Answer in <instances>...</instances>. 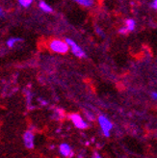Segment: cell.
<instances>
[{
  "label": "cell",
  "instance_id": "6da1fadb",
  "mask_svg": "<svg viewBox=\"0 0 157 158\" xmlns=\"http://www.w3.org/2000/svg\"><path fill=\"white\" fill-rule=\"evenodd\" d=\"M49 48L55 53L66 54V53H68V51L70 49V46L66 41L55 39V40H52L49 42Z\"/></svg>",
  "mask_w": 157,
  "mask_h": 158
},
{
  "label": "cell",
  "instance_id": "7a4b0ae2",
  "mask_svg": "<svg viewBox=\"0 0 157 158\" xmlns=\"http://www.w3.org/2000/svg\"><path fill=\"white\" fill-rule=\"evenodd\" d=\"M98 124H99V126L100 128L102 130V132H103V134L108 137L110 135V131L112 130L113 128V124L111 121L108 120L105 116H99L98 117Z\"/></svg>",
  "mask_w": 157,
  "mask_h": 158
},
{
  "label": "cell",
  "instance_id": "3957f363",
  "mask_svg": "<svg viewBox=\"0 0 157 158\" xmlns=\"http://www.w3.org/2000/svg\"><path fill=\"white\" fill-rule=\"evenodd\" d=\"M66 41L68 42V45L70 46V49L71 50V52L74 54V55L76 57H79V58H83V57H85L86 56V54H85V51H84L82 48L78 45L76 42L73 41V40H71V39H66Z\"/></svg>",
  "mask_w": 157,
  "mask_h": 158
},
{
  "label": "cell",
  "instance_id": "277c9868",
  "mask_svg": "<svg viewBox=\"0 0 157 158\" xmlns=\"http://www.w3.org/2000/svg\"><path fill=\"white\" fill-rule=\"evenodd\" d=\"M72 124L75 125V127L79 129H85L88 127V124L86 123L85 120H83V118L78 114H71L70 116Z\"/></svg>",
  "mask_w": 157,
  "mask_h": 158
},
{
  "label": "cell",
  "instance_id": "5b68a950",
  "mask_svg": "<svg viewBox=\"0 0 157 158\" xmlns=\"http://www.w3.org/2000/svg\"><path fill=\"white\" fill-rule=\"evenodd\" d=\"M34 134L32 131H26L23 135V143L24 145L27 149H33L34 148Z\"/></svg>",
  "mask_w": 157,
  "mask_h": 158
},
{
  "label": "cell",
  "instance_id": "8992f818",
  "mask_svg": "<svg viewBox=\"0 0 157 158\" xmlns=\"http://www.w3.org/2000/svg\"><path fill=\"white\" fill-rule=\"evenodd\" d=\"M60 153L65 157H71L72 154H73V151H72L71 148L70 147V145L64 143L60 145Z\"/></svg>",
  "mask_w": 157,
  "mask_h": 158
},
{
  "label": "cell",
  "instance_id": "52a82bcc",
  "mask_svg": "<svg viewBox=\"0 0 157 158\" xmlns=\"http://www.w3.org/2000/svg\"><path fill=\"white\" fill-rule=\"evenodd\" d=\"M39 7L40 9L45 12V13H51L52 12V8L50 7L49 5H48L45 1H44V0H41V1H40L39 3Z\"/></svg>",
  "mask_w": 157,
  "mask_h": 158
},
{
  "label": "cell",
  "instance_id": "ba28073f",
  "mask_svg": "<svg viewBox=\"0 0 157 158\" xmlns=\"http://www.w3.org/2000/svg\"><path fill=\"white\" fill-rule=\"evenodd\" d=\"M74 1H75L77 4H79V5L83 6V7L90 8V7H92V6L94 5L95 0H74Z\"/></svg>",
  "mask_w": 157,
  "mask_h": 158
},
{
  "label": "cell",
  "instance_id": "9c48e42d",
  "mask_svg": "<svg viewBox=\"0 0 157 158\" xmlns=\"http://www.w3.org/2000/svg\"><path fill=\"white\" fill-rule=\"evenodd\" d=\"M125 26L126 28L128 29V31L131 32V31H134V29L136 27V22L134 20L132 19H127L125 20Z\"/></svg>",
  "mask_w": 157,
  "mask_h": 158
},
{
  "label": "cell",
  "instance_id": "30bf717a",
  "mask_svg": "<svg viewBox=\"0 0 157 158\" xmlns=\"http://www.w3.org/2000/svg\"><path fill=\"white\" fill-rule=\"evenodd\" d=\"M17 41H22V39H20V38H11V39H9L7 41V42H6V44H7V45L10 48H12V47H13L16 44Z\"/></svg>",
  "mask_w": 157,
  "mask_h": 158
},
{
  "label": "cell",
  "instance_id": "8fae6325",
  "mask_svg": "<svg viewBox=\"0 0 157 158\" xmlns=\"http://www.w3.org/2000/svg\"><path fill=\"white\" fill-rule=\"evenodd\" d=\"M19 2H20V4L22 6V7L27 8V7H29V6L32 4L33 0H19Z\"/></svg>",
  "mask_w": 157,
  "mask_h": 158
},
{
  "label": "cell",
  "instance_id": "7c38bea8",
  "mask_svg": "<svg viewBox=\"0 0 157 158\" xmlns=\"http://www.w3.org/2000/svg\"><path fill=\"white\" fill-rule=\"evenodd\" d=\"M120 34H122V35H125V34H127L129 31H128V29L126 28V26H123V27H120L119 29V31H118Z\"/></svg>",
  "mask_w": 157,
  "mask_h": 158
},
{
  "label": "cell",
  "instance_id": "4fadbf2b",
  "mask_svg": "<svg viewBox=\"0 0 157 158\" xmlns=\"http://www.w3.org/2000/svg\"><path fill=\"white\" fill-rule=\"evenodd\" d=\"M152 7L154 10H157V0H153L152 3Z\"/></svg>",
  "mask_w": 157,
  "mask_h": 158
},
{
  "label": "cell",
  "instance_id": "5bb4252c",
  "mask_svg": "<svg viewBox=\"0 0 157 158\" xmlns=\"http://www.w3.org/2000/svg\"><path fill=\"white\" fill-rule=\"evenodd\" d=\"M152 98L155 100H157V92H152Z\"/></svg>",
  "mask_w": 157,
  "mask_h": 158
},
{
  "label": "cell",
  "instance_id": "9a60e30c",
  "mask_svg": "<svg viewBox=\"0 0 157 158\" xmlns=\"http://www.w3.org/2000/svg\"><path fill=\"white\" fill-rule=\"evenodd\" d=\"M4 16V12H3V9L0 7V17H2Z\"/></svg>",
  "mask_w": 157,
  "mask_h": 158
},
{
  "label": "cell",
  "instance_id": "2e32d148",
  "mask_svg": "<svg viewBox=\"0 0 157 158\" xmlns=\"http://www.w3.org/2000/svg\"><path fill=\"white\" fill-rule=\"evenodd\" d=\"M93 158H102V157H101V156H100V155H99L98 153H95V154H94V157H93Z\"/></svg>",
  "mask_w": 157,
  "mask_h": 158
},
{
  "label": "cell",
  "instance_id": "e0dca14e",
  "mask_svg": "<svg viewBox=\"0 0 157 158\" xmlns=\"http://www.w3.org/2000/svg\"><path fill=\"white\" fill-rule=\"evenodd\" d=\"M96 31H98V34H99V35H101V36H103V34L101 33L102 31H101V30H100L99 28H96Z\"/></svg>",
  "mask_w": 157,
  "mask_h": 158
}]
</instances>
